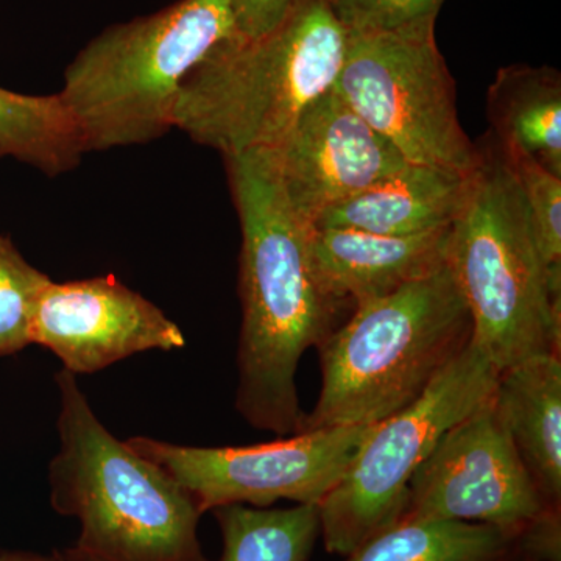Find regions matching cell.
I'll list each match as a JSON object with an SVG mask.
<instances>
[{"instance_id": "6da1fadb", "label": "cell", "mask_w": 561, "mask_h": 561, "mask_svg": "<svg viewBox=\"0 0 561 561\" xmlns=\"http://www.w3.org/2000/svg\"><path fill=\"white\" fill-rule=\"evenodd\" d=\"M225 162L242 231L236 409L254 430L289 437L306 415L297 390L302 354L337 328L342 306L321 290L309 250L312 225L287 201L271 149Z\"/></svg>"}, {"instance_id": "7a4b0ae2", "label": "cell", "mask_w": 561, "mask_h": 561, "mask_svg": "<svg viewBox=\"0 0 561 561\" xmlns=\"http://www.w3.org/2000/svg\"><path fill=\"white\" fill-rule=\"evenodd\" d=\"M60 390V449L50 461V504L79 519L62 561H210L198 540L197 502L157 463L114 437L92 411L77 376Z\"/></svg>"}, {"instance_id": "3957f363", "label": "cell", "mask_w": 561, "mask_h": 561, "mask_svg": "<svg viewBox=\"0 0 561 561\" xmlns=\"http://www.w3.org/2000/svg\"><path fill=\"white\" fill-rule=\"evenodd\" d=\"M346 32L327 0H298L260 38L224 41L181 84L173 128L224 158L272 149L334 88Z\"/></svg>"}, {"instance_id": "277c9868", "label": "cell", "mask_w": 561, "mask_h": 561, "mask_svg": "<svg viewBox=\"0 0 561 561\" xmlns=\"http://www.w3.org/2000/svg\"><path fill=\"white\" fill-rule=\"evenodd\" d=\"M448 264L354 308L320 343L321 390L301 431L378 424L413 404L471 341Z\"/></svg>"}, {"instance_id": "5b68a950", "label": "cell", "mask_w": 561, "mask_h": 561, "mask_svg": "<svg viewBox=\"0 0 561 561\" xmlns=\"http://www.w3.org/2000/svg\"><path fill=\"white\" fill-rule=\"evenodd\" d=\"M234 35L231 0H180L95 36L66 68L58 92L84 153L168 135L183 81Z\"/></svg>"}, {"instance_id": "8992f818", "label": "cell", "mask_w": 561, "mask_h": 561, "mask_svg": "<svg viewBox=\"0 0 561 561\" xmlns=\"http://www.w3.org/2000/svg\"><path fill=\"white\" fill-rule=\"evenodd\" d=\"M479 150L446 264L471 313L472 342L501 371L540 354L560 356L561 297L552 294L507 158L493 136Z\"/></svg>"}, {"instance_id": "52a82bcc", "label": "cell", "mask_w": 561, "mask_h": 561, "mask_svg": "<svg viewBox=\"0 0 561 561\" xmlns=\"http://www.w3.org/2000/svg\"><path fill=\"white\" fill-rule=\"evenodd\" d=\"M497 376L471 339L419 400L375 424L341 482L317 505L328 553L350 556L401 522L421 463L446 432L493 397Z\"/></svg>"}, {"instance_id": "ba28073f", "label": "cell", "mask_w": 561, "mask_h": 561, "mask_svg": "<svg viewBox=\"0 0 561 561\" xmlns=\"http://www.w3.org/2000/svg\"><path fill=\"white\" fill-rule=\"evenodd\" d=\"M334 90L415 164L476 171L479 146L461 128L456 83L435 41V21L400 31L346 33Z\"/></svg>"}, {"instance_id": "9c48e42d", "label": "cell", "mask_w": 561, "mask_h": 561, "mask_svg": "<svg viewBox=\"0 0 561 561\" xmlns=\"http://www.w3.org/2000/svg\"><path fill=\"white\" fill-rule=\"evenodd\" d=\"M375 424L301 431L253 446H184L131 437L128 446L168 472L202 513L224 505L265 508L276 501L319 505L359 451Z\"/></svg>"}, {"instance_id": "30bf717a", "label": "cell", "mask_w": 561, "mask_h": 561, "mask_svg": "<svg viewBox=\"0 0 561 561\" xmlns=\"http://www.w3.org/2000/svg\"><path fill=\"white\" fill-rule=\"evenodd\" d=\"M551 512L561 511L541 496L491 397L421 463L401 519L489 524L522 540Z\"/></svg>"}, {"instance_id": "8fae6325", "label": "cell", "mask_w": 561, "mask_h": 561, "mask_svg": "<svg viewBox=\"0 0 561 561\" xmlns=\"http://www.w3.org/2000/svg\"><path fill=\"white\" fill-rule=\"evenodd\" d=\"M32 345L44 346L72 375H94L146 353L186 346L175 321L116 276L49 283L32 321Z\"/></svg>"}, {"instance_id": "7c38bea8", "label": "cell", "mask_w": 561, "mask_h": 561, "mask_svg": "<svg viewBox=\"0 0 561 561\" xmlns=\"http://www.w3.org/2000/svg\"><path fill=\"white\" fill-rule=\"evenodd\" d=\"M271 151L287 201L311 225L409 162L334 88L302 111Z\"/></svg>"}, {"instance_id": "4fadbf2b", "label": "cell", "mask_w": 561, "mask_h": 561, "mask_svg": "<svg viewBox=\"0 0 561 561\" xmlns=\"http://www.w3.org/2000/svg\"><path fill=\"white\" fill-rule=\"evenodd\" d=\"M449 228L382 236L351 228H313L311 261L321 290L337 305L379 300L446 265Z\"/></svg>"}, {"instance_id": "5bb4252c", "label": "cell", "mask_w": 561, "mask_h": 561, "mask_svg": "<svg viewBox=\"0 0 561 561\" xmlns=\"http://www.w3.org/2000/svg\"><path fill=\"white\" fill-rule=\"evenodd\" d=\"M471 179L472 172L408 162L321 213L312 227L351 228L382 236L442 230L451 227L459 216L470 194Z\"/></svg>"}, {"instance_id": "9a60e30c", "label": "cell", "mask_w": 561, "mask_h": 561, "mask_svg": "<svg viewBox=\"0 0 561 561\" xmlns=\"http://www.w3.org/2000/svg\"><path fill=\"white\" fill-rule=\"evenodd\" d=\"M493 402L541 496L561 511L560 356L540 354L501 370Z\"/></svg>"}, {"instance_id": "2e32d148", "label": "cell", "mask_w": 561, "mask_h": 561, "mask_svg": "<svg viewBox=\"0 0 561 561\" xmlns=\"http://www.w3.org/2000/svg\"><path fill=\"white\" fill-rule=\"evenodd\" d=\"M486 110L502 150L518 151L561 176V76L551 66L497 70Z\"/></svg>"}, {"instance_id": "e0dca14e", "label": "cell", "mask_w": 561, "mask_h": 561, "mask_svg": "<svg viewBox=\"0 0 561 561\" xmlns=\"http://www.w3.org/2000/svg\"><path fill=\"white\" fill-rule=\"evenodd\" d=\"M519 538L489 524L401 519L342 561H515Z\"/></svg>"}, {"instance_id": "ac0fdd59", "label": "cell", "mask_w": 561, "mask_h": 561, "mask_svg": "<svg viewBox=\"0 0 561 561\" xmlns=\"http://www.w3.org/2000/svg\"><path fill=\"white\" fill-rule=\"evenodd\" d=\"M83 154L79 128L60 95H25L0 88V158L58 176L73 171Z\"/></svg>"}, {"instance_id": "d6986e66", "label": "cell", "mask_w": 561, "mask_h": 561, "mask_svg": "<svg viewBox=\"0 0 561 561\" xmlns=\"http://www.w3.org/2000/svg\"><path fill=\"white\" fill-rule=\"evenodd\" d=\"M213 513L224 538L220 561H308L320 537L317 505L260 508L232 504Z\"/></svg>"}, {"instance_id": "ffe728a7", "label": "cell", "mask_w": 561, "mask_h": 561, "mask_svg": "<svg viewBox=\"0 0 561 561\" xmlns=\"http://www.w3.org/2000/svg\"><path fill=\"white\" fill-rule=\"evenodd\" d=\"M502 153L522 187L552 294L561 297V176L553 175L527 154L505 150Z\"/></svg>"}, {"instance_id": "44dd1931", "label": "cell", "mask_w": 561, "mask_h": 561, "mask_svg": "<svg viewBox=\"0 0 561 561\" xmlns=\"http://www.w3.org/2000/svg\"><path fill=\"white\" fill-rule=\"evenodd\" d=\"M50 278L33 267L9 238L0 236V357L32 345V321Z\"/></svg>"}, {"instance_id": "7402d4cb", "label": "cell", "mask_w": 561, "mask_h": 561, "mask_svg": "<svg viewBox=\"0 0 561 561\" xmlns=\"http://www.w3.org/2000/svg\"><path fill=\"white\" fill-rule=\"evenodd\" d=\"M348 35L400 31L437 20L445 0H327Z\"/></svg>"}, {"instance_id": "603a6c76", "label": "cell", "mask_w": 561, "mask_h": 561, "mask_svg": "<svg viewBox=\"0 0 561 561\" xmlns=\"http://www.w3.org/2000/svg\"><path fill=\"white\" fill-rule=\"evenodd\" d=\"M298 0H231L236 32L254 39L272 32L290 13Z\"/></svg>"}, {"instance_id": "cb8c5ba5", "label": "cell", "mask_w": 561, "mask_h": 561, "mask_svg": "<svg viewBox=\"0 0 561 561\" xmlns=\"http://www.w3.org/2000/svg\"><path fill=\"white\" fill-rule=\"evenodd\" d=\"M0 561H61V559L58 552L51 556H41L35 552H7L0 553Z\"/></svg>"}, {"instance_id": "d4e9b609", "label": "cell", "mask_w": 561, "mask_h": 561, "mask_svg": "<svg viewBox=\"0 0 561 561\" xmlns=\"http://www.w3.org/2000/svg\"><path fill=\"white\" fill-rule=\"evenodd\" d=\"M515 561H540V560H534V559H529V557H519L518 560H515Z\"/></svg>"}, {"instance_id": "484cf974", "label": "cell", "mask_w": 561, "mask_h": 561, "mask_svg": "<svg viewBox=\"0 0 561 561\" xmlns=\"http://www.w3.org/2000/svg\"><path fill=\"white\" fill-rule=\"evenodd\" d=\"M62 561V560H61Z\"/></svg>"}]
</instances>
